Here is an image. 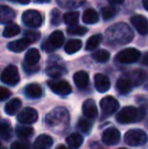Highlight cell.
<instances>
[{
    "instance_id": "5",
    "label": "cell",
    "mask_w": 148,
    "mask_h": 149,
    "mask_svg": "<svg viewBox=\"0 0 148 149\" xmlns=\"http://www.w3.org/2000/svg\"><path fill=\"white\" fill-rule=\"evenodd\" d=\"M141 57V53L139 50L135 48H127L120 51L116 56V61L122 64H131L137 62Z\"/></svg>"
},
{
    "instance_id": "37",
    "label": "cell",
    "mask_w": 148,
    "mask_h": 149,
    "mask_svg": "<svg viewBox=\"0 0 148 149\" xmlns=\"http://www.w3.org/2000/svg\"><path fill=\"white\" fill-rule=\"evenodd\" d=\"M118 13V9L114 6H107L101 9V15L105 20H110Z\"/></svg>"
},
{
    "instance_id": "11",
    "label": "cell",
    "mask_w": 148,
    "mask_h": 149,
    "mask_svg": "<svg viewBox=\"0 0 148 149\" xmlns=\"http://www.w3.org/2000/svg\"><path fill=\"white\" fill-rule=\"evenodd\" d=\"M121 139V133L118 129L114 127H110L108 129H106L101 136V140L106 145H116L120 142Z\"/></svg>"
},
{
    "instance_id": "12",
    "label": "cell",
    "mask_w": 148,
    "mask_h": 149,
    "mask_svg": "<svg viewBox=\"0 0 148 149\" xmlns=\"http://www.w3.org/2000/svg\"><path fill=\"white\" fill-rule=\"evenodd\" d=\"M17 120L22 125H31V124H34L35 122H37L38 113L33 108H24L17 115Z\"/></svg>"
},
{
    "instance_id": "51",
    "label": "cell",
    "mask_w": 148,
    "mask_h": 149,
    "mask_svg": "<svg viewBox=\"0 0 148 149\" xmlns=\"http://www.w3.org/2000/svg\"><path fill=\"white\" fill-rule=\"evenodd\" d=\"M119 149H126V148H119Z\"/></svg>"
},
{
    "instance_id": "33",
    "label": "cell",
    "mask_w": 148,
    "mask_h": 149,
    "mask_svg": "<svg viewBox=\"0 0 148 149\" xmlns=\"http://www.w3.org/2000/svg\"><path fill=\"white\" fill-rule=\"evenodd\" d=\"M93 60H95L97 62H99V63H105V62H108L111 58V55L108 51L106 50H97V51L93 52L92 55H91Z\"/></svg>"
},
{
    "instance_id": "3",
    "label": "cell",
    "mask_w": 148,
    "mask_h": 149,
    "mask_svg": "<svg viewBox=\"0 0 148 149\" xmlns=\"http://www.w3.org/2000/svg\"><path fill=\"white\" fill-rule=\"evenodd\" d=\"M147 109V104H142L139 109L134 107H125L117 114V121L120 124L136 123L146 116Z\"/></svg>"
},
{
    "instance_id": "36",
    "label": "cell",
    "mask_w": 148,
    "mask_h": 149,
    "mask_svg": "<svg viewBox=\"0 0 148 149\" xmlns=\"http://www.w3.org/2000/svg\"><path fill=\"white\" fill-rule=\"evenodd\" d=\"M20 31V29L17 24H8L5 26L3 31V37L4 38H12L14 36L18 35Z\"/></svg>"
},
{
    "instance_id": "20",
    "label": "cell",
    "mask_w": 148,
    "mask_h": 149,
    "mask_svg": "<svg viewBox=\"0 0 148 149\" xmlns=\"http://www.w3.org/2000/svg\"><path fill=\"white\" fill-rule=\"evenodd\" d=\"M128 78L131 80L133 86H138V85L142 84L146 79V72L141 69H136V70L132 71L130 74L128 75Z\"/></svg>"
},
{
    "instance_id": "46",
    "label": "cell",
    "mask_w": 148,
    "mask_h": 149,
    "mask_svg": "<svg viewBox=\"0 0 148 149\" xmlns=\"http://www.w3.org/2000/svg\"><path fill=\"white\" fill-rule=\"evenodd\" d=\"M143 2V6H144V8L148 11V0H142Z\"/></svg>"
},
{
    "instance_id": "52",
    "label": "cell",
    "mask_w": 148,
    "mask_h": 149,
    "mask_svg": "<svg viewBox=\"0 0 148 149\" xmlns=\"http://www.w3.org/2000/svg\"><path fill=\"white\" fill-rule=\"evenodd\" d=\"M146 125H147V126H148V122H147V123H146Z\"/></svg>"
},
{
    "instance_id": "45",
    "label": "cell",
    "mask_w": 148,
    "mask_h": 149,
    "mask_svg": "<svg viewBox=\"0 0 148 149\" xmlns=\"http://www.w3.org/2000/svg\"><path fill=\"white\" fill-rule=\"evenodd\" d=\"M111 4H121L124 2V0H108Z\"/></svg>"
},
{
    "instance_id": "7",
    "label": "cell",
    "mask_w": 148,
    "mask_h": 149,
    "mask_svg": "<svg viewBox=\"0 0 148 149\" xmlns=\"http://www.w3.org/2000/svg\"><path fill=\"white\" fill-rule=\"evenodd\" d=\"M22 22L30 28H39L43 22V17L39 11L30 9L24 11L22 14Z\"/></svg>"
},
{
    "instance_id": "18",
    "label": "cell",
    "mask_w": 148,
    "mask_h": 149,
    "mask_svg": "<svg viewBox=\"0 0 148 149\" xmlns=\"http://www.w3.org/2000/svg\"><path fill=\"white\" fill-rule=\"evenodd\" d=\"M15 17V11L11 7L0 5V24H8Z\"/></svg>"
},
{
    "instance_id": "49",
    "label": "cell",
    "mask_w": 148,
    "mask_h": 149,
    "mask_svg": "<svg viewBox=\"0 0 148 149\" xmlns=\"http://www.w3.org/2000/svg\"><path fill=\"white\" fill-rule=\"evenodd\" d=\"M37 2H40V3H46V2H49L50 0H36Z\"/></svg>"
},
{
    "instance_id": "19",
    "label": "cell",
    "mask_w": 148,
    "mask_h": 149,
    "mask_svg": "<svg viewBox=\"0 0 148 149\" xmlns=\"http://www.w3.org/2000/svg\"><path fill=\"white\" fill-rule=\"evenodd\" d=\"M31 44L32 43H31L26 38H24V39H19V40H16V41L10 42L7 47L11 52L20 53V52H22L24 50H26Z\"/></svg>"
},
{
    "instance_id": "26",
    "label": "cell",
    "mask_w": 148,
    "mask_h": 149,
    "mask_svg": "<svg viewBox=\"0 0 148 149\" xmlns=\"http://www.w3.org/2000/svg\"><path fill=\"white\" fill-rule=\"evenodd\" d=\"M22 108V100L19 98H13V100H9L7 104H5V113L9 116H14L18 111Z\"/></svg>"
},
{
    "instance_id": "28",
    "label": "cell",
    "mask_w": 148,
    "mask_h": 149,
    "mask_svg": "<svg viewBox=\"0 0 148 149\" xmlns=\"http://www.w3.org/2000/svg\"><path fill=\"white\" fill-rule=\"evenodd\" d=\"M82 20L84 24H97L99 22V14L92 8H89L86 9L82 14Z\"/></svg>"
},
{
    "instance_id": "27",
    "label": "cell",
    "mask_w": 148,
    "mask_h": 149,
    "mask_svg": "<svg viewBox=\"0 0 148 149\" xmlns=\"http://www.w3.org/2000/svg\"><path fill=\"white\" fill-rule=\"evenodd\" d=\"M12 137V129L8 122L0 121V139L7 141Z\"/></svg>"
},
{
    "instance_id": "14",
    "label": "cell",
    "mask_w": 148,
    "mask_h": 149,
    "mask_svg": "<svg viewBox=\"0 0 148 149\" xmlns=\"http://www.w3.org/2000/svg\"><path fill=\"white\" fill-rule=\"evenodd\" d=\"M94 85L97 91L106 92L111 88V81H110L109 77L106 76L105 74L97 73L94 76Z\"/></svg>"
},
{
    "instance_id": "17",
    "label": "cell",
    "mask_w": 148,
    "mask_h": 149,
    "mask_svg": "<svg viewBox=\"0 0 148 149\" xmlns=\"http://www.w3.org/2000/svg\"><path fill=\"white\" fill-rule=\"evenodd\" d=\"M24 94H26V97L33 98V100H37L40 98L43 95V89L37 83H32V84H28L24 87Z\"/></svg>"
},
{
    "instance_id": "10",
    "label": "cell",
    "mask_w": 148,
    "mask_h": 149,
    "mask_svg": "<svg viewBox=\"0 0 148 149\" xmlns=\"http://www.w3.org/2000/svg\"><path fill=\"white\" fill-rule=\"evenodd\" d=\"M64 44V35L62 33V31H56L54 33H51V36L49 37V40L46 41V43L44 44V49L47 52H52L56 48H60Z\"/></svg>"
},
{
    "instance_id": "50",
    "label": "cell",
    "mask_w": 148,
    "mask_h": 149,
    "mask_svg": "<svg viewBox=\"0 0 148 149\" xmlns=\"http://www.w3.org/2000/svg\"><path fill=\"white\" fill-rule=\"evenodd\" d=\"M0 149H6V148H4V147H0Z\"/></svg>"
},
{
    "instance_id": "16",
    "label": "cell",
    "mask_w": 148,
    "mask_h": 149,
    "mask_svg": "<svg viewBox=\"0 0 148 149\" xmlns=\"http://www.w3.org/2000/svg\"><path fill=\"white\" fill-rule=\"evenodd\" d=\"M54 141L51 136L42 134L36 139L34 145H33V149H50Z\"/></svg>"
},
{
    "instance_id": "15",
    "label": "cell",
    "mask_w": 148,
    "mask_h": 149,
    "mask_svg": "<svg viewBox=\"0 0 148 149\" xmlns=\"http://www.w3.org/2000/svg\"><path fill=\"white\" fill-rule=\"evenodd\" d=\"M82 113L85 118L94 119L97 116V108L93 100H86L82 104Z\"/></svg>"
},
{
    "instance_id": "30",
    "label": "cell",
    "mask_w": 148,
    "mask_h": 149,
    "mask_svg": "<svg viewBox=\"0 0 148 149\" xmlns=\"http://www.w3.org/2000/svg\"><path fill=\"white\" fill-rule=\"evenodd\" d=\"M103 41V36L101 35H94L91 36L86 42V46H85V49L87 51H92V50L97 49L99 47V45Z\"/></svg>"
},
{
    "instance_id": "24",
    "label": "cell",
    "mask_w": 148,
    "mask_h": 149,
    "mask_svg": "<svg viewBox=\"0 0 148 149\" xmlns=\"http://www.w3.org/2000/svg\"><path fill=\"white\" fill-rule=\"evenodd\" d=\"M66 143H67L69 149H79L83 143V137L79 133L70 134L66 138Z\"/></svg>"
},
{
    "instance_id": "53",
    "label": "cell",
    "mask_w": 148,
    "mask_h": 149,
    "mask_svg": "<svg viewBox=\"0 0 148 149\" xmlns=\"http://www.w3.org/2000/svg\"><path fill=\"white\" fill-rule=\"evenodd\" d=\"M0 147H1V146H0Z\"/></svg>"
},
{
    "instance_id": "9",
    "label": "cell",
    "mask_w": 148,
    "mask_h": 149,
    "mask_svg": "<svg viewBox=\"0 0 148 149\" xmlns=\"http://www.w3.org/2000/svg\"><path fill=\"white\" fill-rule=\"evenodd\" d=\"M101 111H103V115L105 117L112 116L113 114H115L118 111L119 102L111 95L105 96L101 100Z\"/></svg>"
},
{
    "instance_id": "42",
    "label": "cell",
    "mask_w": 148,
    "mask_h": 149,
    "mask_svg": "<svg viewBox=\"0 0 148 149\" xmlns=\"http://www.w3.org/2000/svg\"><path fill=\"white\" fill-rule=\"evenodd\" d=\"M10 94H11V92H10L7 88L0 86V102L7 100V98L10 96Z\"/></svg>"
},
{
    "instance_id": "8",
    "label": "cell",
    "mask_w": 148,
    "mask_h": 149,
    "mask_svg": "<svg viewBox=\"0 0 148 149\" xmlns=\"http://www.w3.org/2000/svg\"><path fill=\"white\" fill-rule=\"evenodd\" d=\"M48 85L53 92L59 95H68L71 93L72 88L71 85L66 80L61 79H53V80L48 81Z\"/></svg>"
},
{
    "instance_id": "23",
    "label": "cell",
    "mask_w": 148,
    "mask_h": 149,
    "mask_svg": "<svg viewBox=\"0 0 148 149\" xmlns=\"http://www.w3.org/2000/svg\"><path fill=\"white\" fill-rule=\"evenodd\" d=\"M50 65L47 67V74L52 78H58L61 75H63L66 72L65 68L62 65L58 64V63H52V61H50Z\"/></svg>"
},
{
    "instance_id": "35",
    "label": "cell",
    "mask_w": 148,
    "mask_h": 149,
    "mask_svg": "<svg viewBox=\"0 0 148 149\" xmlns=\"http://www.w3.org/2000/svg\"><path fill=\"white\" fill-rule=\"evenodd\" d=\"M90 119H80L77 123V128L80 132L84 134H88L92 129V123L89 121Z\"/></svg>"
},
{
    "instance_id": "38",
    "label": "cell",
    "mask_w": 148,
    "mask_h": 149,
    "mask_svg": "<svg viewBox=\"0 0 148 149\" xmlns=\"http://www.w3.org/2000/svg\"><path fill=\"white\" fill-rule=\"evenodd\" d=\"M67 33L72 36H83L87 33V29L81 26H72L67 29Z\"/></svg>"
},
{
    "instance_id": "40",
    "label": "cell",
    "mask_w": 148,
    "mask_h": 149,
    "mask_svg": "<svg viewBox=\"0 0 148 149\" xmlns=\"http://www.w3.org/2000/svg\"><path fill=\"white\" fill-rule=\"evenodd\" d=\"M62 20V15H61V12L59 11L58 9H53L51 12V24H54V26H58L60 24Z\"/></svg>"
},
{
    "instance_id": "13",
    "label": "cell",
    "mask_w": 148,
    "mask_h": 149,
    "mask_svg": "<svg viewBox=\"0 0 148 149\" xmlns=\"http://www.w3.org/2000/svg\"><path fill=\"white\" fill-rule=\"evenodd\" d=\"M131 24L140 35L145 36L148 33V20L143 15L137 14V15L132 16L131 17Z\"/></svg>"
},
{
    "instance_id": "2",
    "label": "cell",
    "mask_w": 148,
    "mask_h": 149,
    "mask_svg": "<svg viewBox=\"0 0 148 149\" xmlns=\"http://www.w3.org/2000/svg\"><path fill=\"white\" fill-rule=\"evenodd\" d=\"M45 123L53 131L65 129L69 123V113L63 107H58L46 116Z\"/></svg>"
},
{
    "instance_id": "43",
    "label": "cell",
    "mask_w": 148,
    "mask_h": 149,
    "mask_svg": "<svg viewBox=\"0 0 148 149\" xmlns=\"http://www.w3.org/2000/svg\"><path fill=\"white\" fill-rule=\"evenodd\" d=\"M11 149H28V146L22 143V142L16 141L11 144Z\"/></svg>"
},
{
    "instance_id": "34",
    "label": "cell",
    "mask_w": 148,
    "mask_h": 149,
    "mask_svg": "<svg viewBox=\"0 0 148 149\" xmlns=\"http://www.w3.org/2000/svg\"><path fill=\"white\" fill-rule=\"evenodd\" d=\"M63 19L64 22L66 24H68V26H75V24H77V22L79 20V13L77 11H69L64 14Z\"/></svg>"
},
{
    "instance_id": "32",
    "label": "cell",
    "mask_w": 148,
    "mask_h": 149,
    "mask_svg": "<svg viewBox=\"0 0 148 149\" xmlns=\"http://www.w3.org/2000/svg\"><path fill=\"white\" fill-rule=\"evenodd\" d=\"M82 47V42L80 40H71L65 45V52L67 54H74L78 52Z\"/></svg>"
},
{
    "instance_id": "1",
    "label": "cell",
    "mask_w": 148,
    "mask_h": 149,
    "mask_svg": "<svg viewBox=\"0 0 148 149\" xmlns=\"http://www.w3.org/2000/svg\"><path fill=\"white\" fill-rule=\"evenodd\" d=\"M134 38L133 31L128 24L124 22H119L111 28H109L106 31V39L110 44L115 46L126 45L130 43Z\"/></svg>"
},
{
    "instance_id": "44",
    "label": "cell",
    "mask_w": 148,
    "mask_h": 149,
    "mask_svg": "<svg viewBox=\"0 0 148 149\" xmlns=\"http://www.w3.org/2000/svg\"><path fill=\"white\" fill-rule=\"evenodd\" d=\"M141 63H142L143 65H146V66H148V52H146V53L143 55L142 60H141Z\"/></svg>"
},
{
    "instance_id": "22",
    "label": "cell",
    "mask_w": 148,
    "mask_h": 149,
    "mask_svg": "<svg viewBox=\"0 0 148 149\" xmlns=\"http://www.w3.org/2000/svg\"><path fill=\"white\" fill-rule=\"evenodd\" d=\"M74 83L80 89H84L89 83V76L85 71H78L73 76Z\"/></svg>"
},
{
    "instance_id": "47",
    "label": "cell",
    "mask_w": 148,
    "mask_h": 149,
    "mask_svg": "<svg viewBox=\"0 0 148 149\" xmlns=\"http://www.w3.org/2000/svg\"><path fill=\"white\" fill-rule=\"evenodd\" d=\"M20 4H28L31 2V0H17Z\"/></svg>"
},
{
    "instance_id": "21",
    "label": "cell",
    "mask_w": 148,
    "mask_h": 149,
    "mask_svg": "<svg viewBox=\"0 0 148 149\" xmlns=\"http://www.w3.org/2000/svg\"><path fill=\"white\" fill-rule=\"evenodd\" d=\"M133 84L131 80L128 77H121L118 79L116 84V88L118 90L119 93L121 94H127L132 90Z\"/></svg>"
},
{
    "instance_id": "48",
    "label": "cell",
    "mask_w": 148,
    "mask_h": 149,
    "mask_svg": "<svg viewBox=\"0 0 148 149\" xmlns=\"http://www.w3.org/2000/svg\"><path fill=\"white\" fill-rule=\"evenodd\" d=\"M56 149H68V148L66 147L65 145H63V144H61V145L57 146V148H56Z\"/></svg>"
},
{
    "instance_id": "6",
    "label": "cell",
    "mask_w": 148,
    "mask_h": 149,
    "mask_svg": "<svg viewBox=\"0 0 148 149\" xmlns=\"http://www.w3.org/2000/svg\"><path fill=\"white\" fill-rule=\"evenodd\" d=\"M19 73L18 70L14 65H9L7 66L0 75V80L6 85L9 86H14L19 82Z\"/></svg>"
},
{
    "instance_id": "31",
    "label": "cell",
    "mask_w": 148,
    "mask_h": 149,
    "mask_svg": "<svg viewBox=\"0 0 148 149\" xmlns=\"http://www.w3.org/2000/svg\"><path fill=\"white\" fill-rule=\"evenodd\" d=\"M59 6L63 8H68V9H72V8H76L81 6L85 2V0H56Z\"/></svg>"
},
{
    "instance_id": "29",
    "label": "cell",
    "mask_w": 148,
    "mask_h": 149,
    "mask_svg": "<svg viewBox=\"0 0 148 149\" xmlns=\"http://www.w3.org/2000/svg\"><path fill=\"white\" fill-rule=\"evenodd\" d=\"M34 133V130L31 127L26 126H17L15 129V134L20 139H28Z\"/></svg>"
},
{
    "instance_id": "4",
    "label": "cell",
    "mask_w": 148,
    "mask_h": 149,
    "mask_svg": "<svg viewBox=\"0 0 148 149\" xmlns=\"http://www.w3.org/2000/svg\"><path fill=\"white\" fill-rule=\"evenodd\" d=\"M125 143L133 147L144 145L148 141V136L143 130L140 129H131L125 134Z\"/></svg>"
},
{
    "instance_id": "25",
    "label": "cell",
    "mask_w": 148,
    "mask_h": 149,
    "mask_svg": "<svg viewBox=\"0 0 148 149\" xmlns=\"http://www.w3.org/2000/svg\"><path fill=\"white\" fill-rule=\"evenodd\" d=\"M40 58H41L40 52L38 51L37 49H35V48H32V49H30L28 52H26V56H24V64L34 66V65L38 64V62L40 61Z\"/></svg>"
},
{
    "instance_id": "41",
    "label": "cell",
    "mask_w": 148,
    "mask_h": 149,
    "mask_svg": "<svg viewBox=\"0 0 148 149\" xmlns=\"http://www.w3.org/2000/svg\"><path fill=\"white\" fill-rule=\"evenodd\" d=\"M22 68L26 71L28 74H33V73H36L39 71V67L37 65H34V66H31V65H26V64H22Z\"/></svg>"
},
{
    "instance_id": "39",
    "label": "cell",
    "mask_w": 148,
    "mask_h": 149,
    "mask_svg": "<svg viewBox=\"0 0 148 149\" xmlns=\"http://www.w3.org/2000/svg\"><path fill=\"white\" fill-rule=\"evenodd\" d=\"M24 38H26L31 43H36L41 38V33L34 31H24Z\"/></svg>"
}]
</instances>
